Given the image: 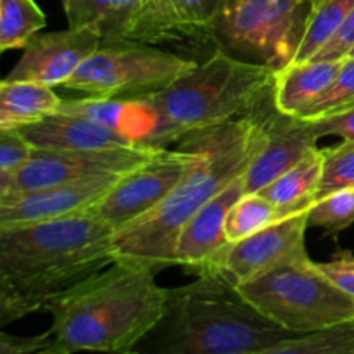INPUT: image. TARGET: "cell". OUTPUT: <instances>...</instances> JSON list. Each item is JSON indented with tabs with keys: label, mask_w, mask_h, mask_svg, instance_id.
<instances>
[{
	"label": "cell",
	"mask_w": 354,
	"mask_h": 354,
	"mask_svg": "<svg viewBox=\"0 0 354 354\" xmlns=\"http://www.w3.org/2000/svg\"><path fill=\"white\" fill-rule=\"evenodd\" d=\"M116 228L92 209L0 227V325L45 310L118 259Z\"/></svg>",
	"instance_id": "cell-1"
},
{
	"label": "cell",
	"mask_w": 354,
	"mask_h": 354,
	"mask_svg": "<svg viewBox=\"0 0 354 354\" xmlns=\"http://www.w3.org/2000/svg\"><path fill=\"white\" fill-rule=\"evenodd\" d=\"M272 100L273 90L252 113L182 137L196 151L192 165L156 209L118 228L114 234L118 259L147 263L156 270L176 265V242L183 227L232 180L245 173L263 149Z\"/></svg>",
	"instance_id": "cell-2"
},
{
	"label": "cell",
	"mask_w": 354,
	"mask_h": 354,
	"mask_svg": "<svg viewBox=\"0 0 354 354\" xmlns=\"http://www.w3.org/2000/svg\"><path fill=\"white\" fill-rule=\"evenodd\" d=\"M152 265L116 259L111 266L62 296L45 310L52 315L54 341L69 353L127 354L158 324L166 289Z\"/></svg>",
	"instance_id": "cell-3"
},
{
	"label": "cell",
	"mask_w": 354,
	"mask_h": 354,
	"mask_svg": "<svg viewBox=\"0 0 354 354\" xmlns=\"http://www.w3.org/2000/svg\"><path fill=\"white\" fill-rule=\"evenodd\" d=\"M299 337L259 313L223 273L166 289L158 324L131 354H249Z\"/></svg>",
	"instance_id": "cell-4"
},
{
	"label": "cell",
	"mask_w": 354,
	"mask_h": 354,
	"mask_svg": "<svg viewBox=\"0 0 354 354\" xmlns=\"http://www.w3.org/2000/svg\"><path fill=\"white\" fill-rule=\"evenodd\" d=\"M275 73L216 50L168 88L140 99L151 118L142 144L168 147L196 130L258 109L273 90Z\"/></svg>",
	"instance_id": "cell-5"
},
{
	"label": "cell",
	"mask_w": 354,
	"mask_h": 354,
	"mask_svg": "<svg viewBox=\"0 0 354 354\" xmlns=\"http://www.w3.org/2000/svg\"><path fill=\"white\" fill-rule=\"evenodd\" d=\"M268 320L297 335L354 322V299L342 292L311 258H301L237 286Z\"/></svg>",
	"instance_id": "cell-6"
},
{
	"label": "cell",
	"mask_w": 354,
	"mask_h": 354,
	"mask_svg": "<svg viewBox=\"0 0 354 354\" xmlns=\"http://www.w3.org/2000/svg\"><path fill=\"white\" fill-rule=\"evenodd\" d=\"M313 0H228L211 38L218 50L273 73L296 61Z\"/></svg>",
	"instance_id": "cell-7"
},
{
	"label": "cell",
	"mask_w": 354,
	"mask_h": 354,
	"mask_svg": "<svg viewBox=\"0 0 354 354\" xmlns=\"http://www.w3.org/2000/svg\"><path fill=\"white\" fill-rule=\"evenodd\" d=\"M196 66V61L156 45L100 44L62 86L97 99L140 100L168 88Z\"/></svg>",
	"instance_id": "cell-8"
},
{
	"label": "cell",
	"mask_w": 354,
	"mask_h": 354,
	"mask_svg": "<svg viewBox=\"0 0 354 354\" xmlns=\"http://www.w3.org/2000/svg\"><path fill=\"white\" fill-rule=\"evenodd\" d=\"M194 156L196 151L187 138H180L176 149L158 147L144 162L123 173L92 211L116 230L145 216L175 189Z\"/></svg>",
	"instance_id": "cell-9"
},
{
	"label": "cell",
	"mask_w": 354,
	"mask_h": 354,
	"mask_svg": "<svg viewBox=\"0 0 354 354\" xmlns=\"http://www.w3.org/2000/svg\"><path fill=\"white\" fill-rule=\"evenodd\" d=\"M158 147L145 144L111 149H38L28 165L6 185L0 201L35 190L100 175H123L144 162Z\"/></svg>",
	"instance_id": "cell-10"
},
{
	"label": "cell",
	"mask_w": 354,
	"mask_h": 354,
	"mask_svg": "<svg viewBox=\"0 0 354 354\" xmlns=\"http://www.w3.org/2000/svg\"><path fill=\"white\" fill-rule=\"evenodd\" d=\"M69 28H90L102 44L158 45L183 37L156 0H61Z\"/></svg>",
	"instance_id": "cell-11"
},
{
	"label": "cell",
	"mask_w": 354,
	"mask_h": 354,
	"mask_svg": "<svg viewBox=\"0 0 354 354\" xmlns=\"http://www.w3.org/2000/svg\"><path fill=\"white\" fill-rule=\"evenodd\" d=\"M308 213L310 209L287 214L263 230L239 242H232L214 259L209 272L223 273L235 286H242L277 266L308 258Z\"/></svg>",
	"instance_id": "cell-12"
},
{
	"label": "cell",
	"mask_w": 354,
	"mask_h": 354,
	"mask_svg": "<svg viewBox=\"0 0 354 354\" xmlns=\"http://www.w3.org/2000/svg\"><path fill=\"white\" fill-rule=\"evenodd\" d=\"M100 38L90 28H68L30 38L23 55L7 80L37 82L47 86L64 85L80 66L100 47Z\"/></svg>",
	"instance_id": "cell-13"
},
{
	"label": "cell",
	"mask_w": 354,
	"mask_h": 354,
	"mask_svg": "<svg viewBox=\"0 0 354 354\" xmlns=\"http://www.w3.org/2000/svg\"><path fill=\"white\" fill-rule=\"evenodd\" d=\"M121 175H100L0 201V227L73 216L95 207Z\"/></svg>",
	"instance_id": "cell-14"
},
{
	"label": "cell",
	"mask_w": 354,
	"mask_h": 354,
	"mask_svg": "<svg viewBox=\"0 0 354 354\" xmlns=\"http://www.w3.org/2000/svg\"><path fill=\"white\" fill-rule=\"evenodd\" d=\"M317 142L310 120L282 113L273 102L272 109L266 113L265 144L244 173L245 192H261L310 154L317 147Z\"/></svg>",
	"instance_id": "cell-15"
},
{
	"label": "cell",
	"mask_w": 354,
	"mask_h": 354,
	"mask_svg": "<svg viewBox=\"0 0 354 354\" xmlns=\"http://www.w3.org/2000/svg\"><path fill=\"white\" fill-rule=\"evenodd\" d=\"M245 194L244 173L232 180L218 196L201 207L196 216L183 227L176 242V265L196 270L197 275L207 273L214 259L230 245L227 239V218L232 206Z\"/></svg>",
	"instance_id": "cell-16"
},
{
	"label": "cell",
	"mask_w": 354,
	"mask_h": 354,
	"mask_svg": "<svg viewBox=\"0 0 354 354\" xmlns=\"http://www.w3.org/2000/svg\"><path fill=\"white\" fill-rule=\"evenodd\" d=\"M17 130L38 149H111L140 144L90 118L62 111Z\"/></svg>",
	"instance_id": "cell-17"
},
{
	"label": "cell",
	"mask_w": 354,
	"mask_h": 354,
	"mask_svg": "<svg viewBox=\"0 0 354 354\" xmlns=\"http://www.w3.org/2000/svg\"><path fill=\"white\" fill-rule=\"evenodd\" d=\"M342 61L292 62L275 73L273 102L279 111L292 116H303L311 104L330 86Z\"/></svg>",
	"instance_id": "cell-18"
},
{
	"label": "cell",
	"mask_w": 354,
	"mask_h": 354,
	"mask_svg": "<svg viewBox=\"0 0 354 354\" xmlns=\"http://www.w3.org/2000/svg\"><path fill=\"white\" fill-rule=\"evenodd\" d=\"M62 99L52 86L24 80L0 83V130L21 128L57 113Z\"/></svg>",
	"instance_id": "cell-19"
},
{
	"label": "cell",
	"mask_w": 354,
	"mask_h": 354,
	"mask_svg": "<svg viewBox=\"0 0 354 354\" xmlns=\"http://www.w3.org/2000/svg\"><path fill=\"white\" fill-rule=\"evenodd\" d=\"M324 169V149L315 147L297 165L261 190L283 214L310 209L317 201L318 183Z\"/></svg>",
	"instance_id": "cell-20"
},
{
	"label": "cell",
	"mask_w": 354,
	"mask_h": 354,
	"mask_svg": "<svg viewBox=\"0 0 354 354\" xmlns=\"http://www.w3.org/2000/svg\"><path fill=\"white\" fill-rule=\"evenodd\" d=\"M47 24L35 0H0V50L24 48Z\"/></svg>",
	"instance_id": "cell-21"
},
{
	"label": "cell",
	"mask_w": 354,
	"mask_h": 354,
	"mask_svg": "<svg viewBox=\"0 0 354 354\" xmlns=\"http://www.w3.org/2000/svg\"><path fill=\"white\" fill-rule=\"evenodd\" d=\"M353 9L354 0H320L315 3L294 62L311 61L337 33Z\"/></svg>",
	"instance_id": "cell-22"
},
{
	"label": "cell",
	"mask_w": 354,
	"mask_h": 354,
	"mask_svg": "<svg viewBox=\"0 0 354 354\" xmlns=\"http://www.w3.org/2000/svg\"><path fill=\"white\" fill-rule=\"evenodd\" d=\"M283 214L268 197L261 192H245L237 203L232 206L227 218V239L232 242H239L256 232L263 230L268 225L275 223Z\"/></svg>",
	"instance_id": "cell-23"
},
{
	"label": "cell",
	"mask_w": 354,
	"mask_h": 354,
	"mask_svg": "<svg viewBox=\"0 0 354 354\" xmlns=\"http://www.w3.org/2000/svg\"><path fill=\"white\" fill-rule=\"evenodd\" d=\"M249 354H354V322L287 339Z\"/></svg>",
	"instance_id": "cell-24"
},
{
	"label": "cell",
	"mask_w": 354,
	"mask_h": 354,
	"mask_svg": "<svg viewBox=\"0 0 354 354\" xmlns=\"http://www.w3.org/2000/svg\"><path fill=\"white\" fill-rule=\"evenodd\" d=\"M228 0H166V10L183 38L209 37Z\"/></svg>",
	"instance_id": "cell-25"
},
{
	"label": "cell",
	"mask_w": 354,
	"mask_h": 354,
	"mask_svg": "<svg viewBox=\"0 0 354 354\" xmlns=\"http://www.w3.org/2000/svg\"><path fill=\"white\" fill-rule=\"evenodd\" d=\"M348 189H354V144L342 142L335 147L324 149V169L318 183L317 201Z\"/></svg>",
	"instance_id": "cell-26"
},
{
	"label": "cell",
	"mask_w": 354,
	"mask_h": 354,
	"mask_svg": "<svg viewBox=\"0 0 354 354\" xmlns=\"http://www.w3.org/2000/svg\"><path fill=\"white\" fill-rule=\"evenodd\" d=\"M310 227H320L330 234L344 230L354 223V189L339 190L317 201L308 213Z\"/></svg>",
	"instance_id": "cell-27"
},
{
	"label": "cell",
	"mask_w": 354,
	"mask_h": 354,
	"mask_svg": "<svg viewBox=\"0 0 354 354\" xmlns=\"http://www.w3.org/2000/svg\"><path fill=\"white\" fill-rule=\"evenodd\" d=\"M354 99V57L348 55L342 59L341 68H339L337 76L334 82L330 83L327 90L311 104L310 109L303 114L301 118L306 120H315V118L327 116V114L334 113L339 107L344 104L351 102Z\"/></svg>",
	"instance_id": "cell-28"
},
{
	"label": "cell",
	"mask_w": 354,
	"mask_h": 354,
	"mask_svg": "<svg viewBox=\"0 0 354 354\" xmlns=\"http://www.w3.org/2000/svg\"><path fill=\"white\" fill-rule=\"evenodd\" d=\"M35 147L17 128L0 130V185L9 183L30 161Z\"/></svg>",
	"instance_id": "cell-29"
},
{
	"label": "cell",
	"mask_w": 354,
	"mask_h": 354,
	"mask_svg": "<svg viewBox=\"0 0 354 354\" xmlns=\"http://www.w3.org/2000/svg\"><path fill=\"white\" fill-rule=\"evenodd\" d=\"M310 123L318 140L328 135H335V137H341L342 142L354 144V109L315 118V120H310Z\"/></svg>",
	"instance_id": "cell-30"
},
{
	"label": "cell",
	"mask_w": 354,
	"mask_h": 354,
	"mask_svg": "<svg viewBox=\"0 0 354 354\" xmlns=\"http://www.w3.org/2000/svg\"><path fill=\"white\" fill-rule=\"evenodd\" d=\"M354 47V9L349 12V16L346 17V21L342 23V26L339 28L337 33L327 41L324 48L315 55L313 59L318 61H342L344 57H348L349 52Z\"/></svg>",
	"instance_id": "cell-31"
},
{
	"label": "cell",
	"mask_w": 354,
	"mask_h": 354,
	"mask_svg": "<svg viewBox=\"0 0 354 354\" xmlns=\"http://www.w3.org/2000/svg\"><path fill=\"white\" fill-rule=\"evenodd\" d=\"M318 268L348 296L354 299V256L349 252L334 256L332 261L318 263Z\"/></svg>",
	"instance_id": "cell-32"
},
{
	"label": "cell",
	"mask_w": 354,
	"mask_h": 354,
	"mask_svg": "<svg viewBox=\"0 0 354 354\" xmlns=\"http://www.w3.org/2000/svg\"><path fill=\"white\" fill-rule=\"evenodd\" d=\"M54 342V334L47 330L40 335H28V337H16L6 332L0 334V354H37L41 349L48 348Z\"/></svg>",
	"instance_id": "cell-33"
},
{
	"label": "cell",
	"mask_w": 354,
	"mask_h": 354,
	"mask_svg": "<svg viewBox=\"0 0 354 354\" xmlns=\"http://www.w3.org/2000/svg\"><path fill=\"white\" fill-rule=\"evenodd\" d=\"M37 354H71V353H69L68 349L62 348V346H59L57 342L54 341L50 346H48V348L41 349V351H38Z\"/></svg>",
	"instance_id": "cell-34"
},
{
	"label": "cell",
	"mask_w": 354,
	"mask_h": 354,
	"mask_svg": "<svg viewBox=\"0 0 354 354\" xmlns=\"http://www.w3.org/2000/svg\"><path fill=\"white\" fill-rule=\"evenodd\" d=\"M348 109H354V99L351 100V102H348V104H344V106H342V107H339V109L334 111V113H339V111H348Z\"/></svg>",
	"instance_id": "cell-35"
},
{
	"label": "cell",
	"mask_w": 354,
	"mask_h": 354,
	"mask_svg": "<svg viewBox=\"0 0 354 354\" xmlns=\"http://www.w3.org/2000/svg\"><path fill=\"white\" fill-rule=\"evenodd\" d=\"M156 2H158L159 6H161V9L165 10L166 14H168V10H166V0H156ZM168 17H169V14H168ZM169 19H171V17H169ZM171 23H173V21H171ZM175 28H176V26H175Z\"/></svg>",
	"instance_id": "cell-36"
},
{
	"label": "cell",
	"mask_w": 354,
	"mask_h": 354,
	"mask_svg": "<svg viewBox=\"0 0 354 354\" xmlns=\"http://www.w3.org/2000/svg\"><path fill=\"white\" fill-rule=\"evenodd\" d=\"M349 55H353V57H354V47H353V50L349 52Z\"/></svg>",
	"instance_id": "cell-37"
},
{
	"label": "cell",
	"mask_w": 354,
	"mask_h": 354,
	"mask_svg": "<svg viewBox=\"0 0 354 354\" xmlns=\"http://www.w3.org/2000/svg\"><path fill=\"white\" fill-rule=\"evenodd\" d=\"M317 2H320V0H313V6H315V3H317Z\"/></svg>",
	"instance_id": "cell-38"
},
{
	"label": "cell",
	"mask_w": 354,
	"mask_h": 354,
	"mask_svg": "<svg viewBox=\"0 0 354 354\" xmlns=\"http://www.w3.org/2000/svg\"><path fill=\"white\" fill-rule=\"evenodd\" d=\"M127 354H131V353H127Z\"/></svg>",
	"instance_id": "cell-39"
}]
</instances>
